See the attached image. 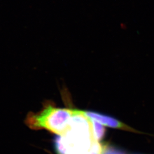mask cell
<instances>
[{"label":"cell","mask_w":154,"mask_h":154,"mask_svg":"<svg viewBox=\"0 0 154 154\" xmlns=\"http://www.w3.org/2000/svg\"><path fill=\"white\" fill-rule=\"evenodd\" d=\"M93 126L94 136L97 141L100 140L105 136L106 129L99 122L91 119Z\"/></svg>","instance_id":"obj_4"},{"label":"cell","mask_w":154,"mask_h":154,"mask_svg":"<svg viewBox=\"0 0 154 154\" xmlns=\"http://www.w3.org/2000/svg\"><path fill=\"white\" fill-rule=\"evenodd\" d=\"M73 110L46 106L37 114H30L27 124L32 128H44L62 136L67 130L72 119Z\"/></svg>","instance_id":"obj_2"},{"label":"cell","mask_w":154,"mask_h":154,"mask_svg":"<svg viewBox=\"0 0 154 154\" xmlns=\"http://www.w3.org/2000/svg\"><path fill=\"white\" fill-rule=\"evenodd\" d=\"M102 154H126L123 151L119 149L109 145L103 144V152Z\"/></svg>","instance_id":"obj_6"},{"label":"cell","mask_w":154,"mask_h":154,"mask_svg":"<svg viewBox=\"0 0 154 154\" xmlns=\"http://www.w3.org/2000/svg\"><path fill=\"white\" fill-rule=\"evenodd\" d=\"M54 146L57 154H66V147L62 136L58 135L55 137Z\"/></svg>","instance_id":"obj_5"},{"label":"cell","mask_w":154,"mask_h":154,"mask_svg":"<svg viewBox=\"0 0 154 154\" xmlns=\"http://www.w3.org/2000/svg\"><path fill=\"white\" fill-rule=\"evenodd\" d=\"M86 115L88 116L91 119L95 120L100 123L102 125H103L107 126L110 127L112 128H119L121 130H124L129 131L137 132V131L132 128L122 123L121 122L116 120V119L111 118L108 116L102 115L99 113L91 111H86L85 112Z\"/></svg>","instance_id":"obj_3"},{"label":"cell","mask_w":154,"mask_h":154,"mask_svg":"<svg viewBox=\"0 0 154 154\" xmlns=\"http://www.w3.org/2000/svg\"><path fill=\"white\" fill-rule=\"evenodd\" d=\"M66 154H89L93 143L92 120L85 111L73 110L72 119L65 133L62 136Z\"/></svg>","instance_id":"obj_1"}]
</instances>
